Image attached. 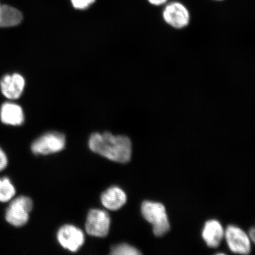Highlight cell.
<instances>
[{
  "label": "cell",
  "instance_id": "3957f363",
  "mask_svg": "<svg viewBox=\"0 0 255 255\" xmlns=\"http://www.w3.org/2000/svg\"><path fill=\"white\" fill-rule=\"evenodd\" d=\"M33 206V202L29 197H17L8 207L5 215L6 221L15 227H21L28 222Z\"/></svg>",
  "mask_w": 255,
  "mask_h": 255
},
{
  "label": "cell",
  "instance_id": "2e32d148",
  "mask_svg": "<svg viewBox=\"0 0 255 255\" xmlns=\"http://www.w3.org/2000/svg\"><path fill=\"white\" fill-rule=\"evenodd\" d=\"M73 7L75 9H86L94 4L96 0H71Z\"/></svg>",
  "mask_w": 255,
  "mask_h": 255
},
{
  "label": "cell",
  "instance_id": "7a4b0ae2",
  "mask_svg": "<svg viewBox=\"0 0 255 255\" xmlns=\"http://www.w3.org/2000/svg\"><path fill=\"white\" fill-rule=\"evenodd\" d=\"M142 215L152 225L156 237H162L170 231V225L165 207L162 204L145 201L141 205Z\"/></svg>",
  "mask_w": 255,
  "mask_h": 255
},
{
  "label": "cell",
  "instance_id": "ffe728a7",
  "mask_svg": "<svg viewBox=\"0 0 255 255\" xmlns=\"http://www.w3.org/2000/svg\"><path fill=\"white\" fill-rule=\"evenodd\" d=\"M1 5L0 4V12H1Z\"/></svg>",
  "mask_w": 255,
  "mask_h": 255
},
{
  "label": "cell",
  "instance_id": "9c48e42d",
  "mask_svg": "<svg viewBox=\"0 0 255 255\" xmlns=\"http://www.w3.org/2000/svg\"><path fill=\"white\" fill-rule=\"evenodd\" d=\"M0 87L5 97L9 100H16L23 94L25 87V80L18 73L5 75L1 81Z\"/></svg>",
  "mask_w": 255,
  "mask_h": 255
},
{
  "label": "cell",
  "instance_id": "52a82bcc",
  "mask_svg": "<svg viewBox=\"0 0 255 255\" xmlns=\"http://www.w3.org/2000/svg\"><path fill=\"white\" fill-rule=\"evenodd\" d=\"M225 237L229 248L233 253L247 255L251 253V239L241 228L229 226L225 232Z\"/></svg>",
  "mask_w": 255,
  "mask_h": 255
},
{
  "label": "cell",
  "instance_id": "4fadbf2b",
  "mask_svg": "<svg viewBox=\"0 0 255 255\" xmlns=\"http://www.w3.org/2000/svg\"><path fill=\"white\" fill-rule=\"evenodd\" d=\"M23 15L17 8L8 5H1L0 27H13L20 24Z\"/></svg>",
  "mask_w": 255,
  "mask_h": 255
},
{
  "label": "cell",
  "instance_id": "ba28073f",
  "mask_svg": "<svg viewBox=\"0 0 255 255\" xmlns=\"http://www.w3.org/2000/svg\"><path fill=\"white\" fill-rule=\"evenodd\" d=\"M57 238L63 248L73 253L78 251L85 242V236L81 229L69 225L60 228Z\"/></svg>",
  "mask_w": 255,
  "mask_h": 255
},
{
  "label": "cell",
  "instance_id": "d6986e66",
  "mask_svg": "<svg viewBox=\"0 0 255 255\" xmlns=\"http://www.w3.org/2000/svg\"><path fill=\"white\" fill-rule=\"evenodd\" d=\"M255 229L252 228L250 232V236H249V237H250V239H251L252 241L253 242H255Z\"/></svg>",
  "mask_w": 255,
  "mask_h": 255
},
{
  "label": "cell",
  "instance_id": "8992f818",
  "mask_svg": "<svg viewBox=\"0 0 255 255\" xmlns=\"http://www.w3.org/2000/svg\"><path fill=\"white\" fill-rule=\"evenodd\" d=\"M110 215L104 210L92 209L89 212L86 222V231L92 237L104 238L110 231Z\"/></svg>",
  "mask_w": 255,
  "mask_h": 255
},
{
  "label": "cell",
  "instance_id": "44dd1931",
  "mask_svg": "<svg viewBox=\"0 0 255 255\" xmlns=\"http://www.w3.org/2000/svg\"><path fill=\"white\" fill-rule=\"evenodd\" d=\"M215 1H223V0H215Z\"/></svg>",
  "mask_w": 255,
  "mask_h": 255
},
{
  "label": "cell",
  "instance_id": "9a60e30c",
  "mask_svg": "<svg viewBox=\"0 0 255 255\" xmlns=\"http://www.w3.org/2000/svg\"><path fill=\"white\" fill-rule=\"evenodd\" d=\"M111 255H138L141 253L136 248L128 244H121L111 249Z\"/></svg>",
  "mask_w": 255,
  "mask_h": 255
},
{
  "label": "cell",
  "instance_id": "ac0fdd59",
  "mask_svg": "<svg viewBox=\"0 0 255 255\" xmlns=\"http://www.w3.org/2000/svg\"><path fill=\"white\" fill-rule=\"evenodd\" d=\"M149 4L154 6H161L166 4L168 0H147Z\"/></svg>",
  "mask_w": 255,
  "mask_h": 255
},
{
  "label": "cell",
  "instance_id": "5b68a950",
  "mask_svg": "<svg viewBox=\"0 0 255 255\" xmlns=\"http://www.w3.org/2000/svg\"><path fill=\"white\" fill-rule=\"evenodd\" d=\"M65 145V136L63 133L50 132L35 140L31 148L35 154L47 155L62 151Z\"/></svg>",
  "mask_w": 255,
  "mask_h": 255
},
{
  "label": "cell",
  "instance_id": "30bf717a",
  "mask_svg": "<svg viewBox=\"0 0 255 255\" xmlns=\"http://www.w3.org/2000/svg\"><path fill=\"white\" fill-rule=\"evenodd\" d=\"M224 237V229L219 221L210 220L205 223L202 237L207 246L212 248H218Z\"/></svg>",
  "mask_w": 255,
  "mask_h": 255
},
{
  "label": "cell",
  "instance_id": "8fae6325",
  "mask_svg": "<svg viewBox=\"0 0 255 255\" xmlns=\"http://www.w3.org/2000/svg\"><path fill=\"white\" fill-rule=\"evenodd\" d=\"M101 202L107 209L113 211L117 210L125 205L126 194L119 187H112L102 194Z\"/></svg>",
  "mask_w": 255,
  "mask_h": 255
},
{
  "label": "cell",
  "instance_id": "6da1fadb",
  "mask_svg": "<svg viewBox=\"0 0 255 255\" xmlns=\"http://www.w3.org/2000/svg\"><path fill=\"white\" fill-rule=\"evenodd\" d=\"M89 146L97 154L120 163H127L131 157L132 143L127 136L108 132L94 133L89 138Z\"/></svg>",
  "mask_w": 255,
  "mask_h": 255
},
{
  "label": "cell",
  "instance_id": "e0dca14e",
  "mask_svg": "<svg viewBox=\"0 0 255 255\" xmlns=\"http://www.w3.org/2000/svg\"><path fill=\"white\" fill-rule=\"evenodd\" d=\"M8 160L5 152L0 148V171L4 170L7 167Z\"/></svg>",
  "mask_w": 255,
  "mask_h": 255
},
{
  "label": "cell",
  "instance_id": "277c9868",
  "mask_svg": "<svg viewBox=\"0 0 255 255\" xmlns=\"http://www.w3.org/2000/svg\"><path fill=\"white\" fill-rule=\"evenodd\" d=\"M162 17L169 26L177 30L187 27L191 20L189 9L178 1L172 2L165 5Z\"/></svg>",
  "mask_w": 255,
  "mask_h": 255
},
{
  "label": "cell",
  "instance_id": "5bb4252c",
  "mask_svg": "<svg viewBox=\"0 0 255 255\" xmlns=\"http://www.w3.org/2000/svg\"><path fill=\"white\" fill-rule=\"evenodd\" d=\"M15 188L7 177L0 178V202H7L15 195Z\"/></svg>",
  "mask_w": 255,
  "mask_h": 255
},
{
  "label": "cell",
  "instance_id": "7c38bea8",
  "mask_svg": "<svg viewBox=\"0 0 255 255\" xmlns=\"http://www.w3.org/2000/svg\"><path fill=\"white\" fill-rule=\"evenodd\" d=\"M0 116L2 122L9 126H20L24 120V113L21 107L10 103L2 105Z\"/></svg>",
  "mask_w": 255,
  "mask_h": 255
}]
</instances>
